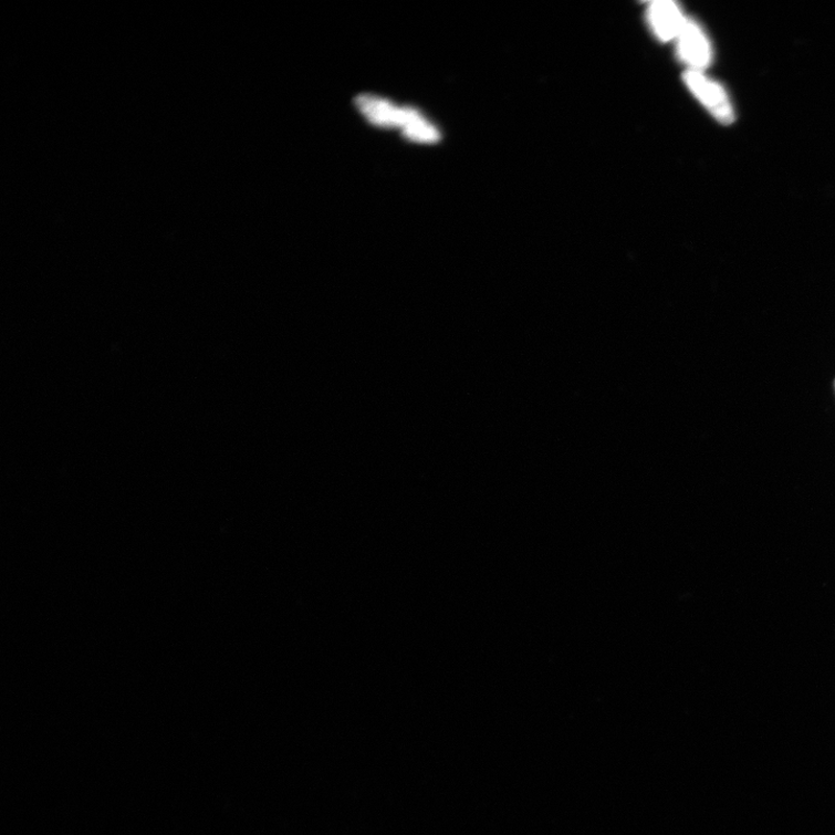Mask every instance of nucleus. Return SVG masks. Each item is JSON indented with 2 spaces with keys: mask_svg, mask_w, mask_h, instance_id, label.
<instances>
[{
  "mask_svg": "<svg viewBox=\"0 0 835 835\" xmlns=\"http://www.w3.org/2000/svg\"><path fill=\"white\" fill-rule=\"evenodd\" d=\"M651 27L664 41L678 38L686 20L679 7L674 2H655L649 8Z\"/></svg>",
  "mask_w": 835,
  "mask_h": 835,
  "instance_id": "4",
  "label": "nucleus"
},
{
  "mask_svg": "<svg viewBox=\"0 0 835 835\" xmlns=\"http://www.w3.org/2000/svg\"><path fill=\"white\" fill-rule=\"evenodd\" d=\"M355 104L374 125L401 127L404 135L415 140L437 142L440 138L436 127L411 107L399 108L372 94L357 95Z\"/></svg>",
  "mask_w": 835,
  "mask_h": 835,
  "instance_id": "1",
  "label": "nucleus"
},
{
  "mask_svg": "<svg viewBox=\"0 0 835 835\" xmlns=\"http://www.w3.org/2000/svg\"><path fill=\"white\" fill-rule=\"evenodd\" d=\"M679 53L690 70L701 71L711 60L710 44L695 21L686 20L678 36Z\"/></svg>",
  "mask_w": 835,
  "mask_h": 835,
  "instance_id": "3",
  "label": "nucleus"
},
{
  "mask_svg": "<svg viewBox=\"0 0 835 835\" xmlns=\"http://www.w3.org/2000/svg\"><path fill=\"white\" fill-rule=\"evenodd\" d=\"M688 87L706 105L719 122L730 124L733 121V111L724 90L704 77L701 71L688 70L685 74Z\"/></svg>",
  "mask_w": 835,
  "mask_h": 835,
  "instance_id": "2",
  "label": "nucleus"
}]
</instances>
